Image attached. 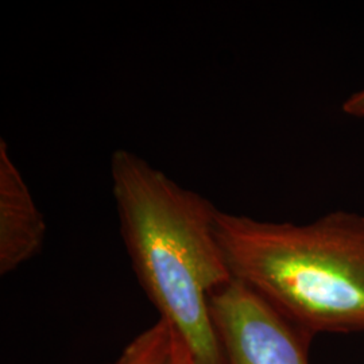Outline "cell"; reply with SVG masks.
<instances>
[{
    "label": "cell",
    "mask_w": 364,
    "mask_h": 364,
    "mask_svg": "<svg viewBox=\"0 0 364 364\" xmlns=\"http://www.w3.org/2000/svg\"><path fill=\"white\" fill-rule=\"evenodd\" d=\"M180 338L162 318L144 329L111 364H177Z\"/></svg>",
    "instance_id": "5"
},
{
    "label": "cell",
    "mask_w": 364,
    "mask_h": 364,
    "mask_svg": "<svg viewBox=\"0 0 364 364\" xmlns=\"http://www.w3.org/2000/svg\"><path fill=\"white\" fill-rule=\"evenodd\" d=\"M209 309L227 364H309L308 338L240 281L215 290Z\"/></svg>",
    "instance_id": "3"
},
{
    "label": "cell",
    "mask_w": 364,
    "mask_h": 364,
    "mask_svg": "<svg viewBox=\"0 0 364 364\" xmlns=\"http://www.w3.org/2000/svg\"><path fill=\"white\" fill-rule=\"evenodd\" d=\"M177 364H195L191 353L188 351V348L185 347V344L182 343L181 338H180V343H178V351H177Z\"/></svg>",
    "instance_id": "7"
},
{
    "label": "cell",
    "mask_w": 364,
    "mask_h": 364,
    "mask_svg": "<svg viewBox=\"0 0 364 364\" xmlns=\"http://www.w3.org/2000/svg\"><path fill=\"white\" fill-rule=\"evenodd\" d=\"M112 193L132 269L195 364H227L209 299L232 279L215 231L218 208L124 149L111 156Z\"/></svg>",
    "instance_id": "1"
},
{
    "label": "cell",
    "mask_w": 364,
    "mask_h": 364,
    "mask_svg": "<svg viewBox=\"0 0 364 364\" xmlns=\"http://www.w3.org/2000/svg\"><path fill=\"white\" fill-rule=\"evenodd\" d=\"M215 231L232 278L305 338L364 332V216L336 210L293 224L218 209Z\"/></svg>",
    "instance_id": "2"
},
{
    "label": "cell",
    "mask_w": 364,
    "mask_h": 364,
    "mask_svg": "<svg viewBox=\"0 0 364 364\" xmlns=\"http://www.w3.org/2000/svg\"><path fill=\"white\" fill-rule=\"evenodd\" d=\"M46 223L25 178L0 139V274L11 273L43 246Z\"/></svg>",
    "instance_id": "4"
},
{
    "label": "cell",
    "mask_w": 364,
    "mask_h": 364,
    "mask_svg": "<svg viewBox=\"0 0 364 364\" xmlns=\"http://www.w3.org/2000/svg\"><path fill=\"white\" fill-rule=\"evenodd\" d=\"M343 111L350 117H364V90L351 95L344 102Z\"/></svg>",
    "instance_id": "6"
}]
</instances>
